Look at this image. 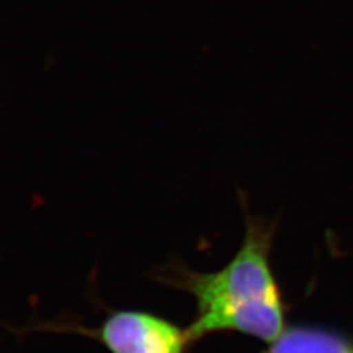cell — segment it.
I'll return each instance as SVG.
<instances>
[{
  "label": "cell",
  "instance_id": "1",
  "mask_svg": "<svg viewBox=\"0 0 353 353\" xmlns=\"http://www.w3.org/2000/svg\"><path fill=\"white\" fill-rule=\"evenodd\" d=\"M240 203L245 236L224 268L197 272L174 263L170 270L168 283L196 301L194 321L187 328L193 343L209 334L239 333L271 345L285 330L287 305L271 262L279 224L252 214L245 197Z\"/></svg>",
  "mask_w": 353,
  "mask_h": 353
},
{
  "label": "cell",
  "instance_id": "2",
  "mask_svg": "<svg viewBox=\"0 0 353 353\" xmlns=\"http://www.w3.org/2000/svg\"><path fill=\"white\" fill-rule=\"evenodd\" d=\"M112 353H184L193 343L189 330L145 312H119L101 330Z\"/></svg>",
  "mask_w": 353,
  "mask_h": 353
},
{
  "label": "cell",
  "instance_id": "3",
  "mask_svg": "<svg viewBox=\"0 0 353 353\" xmlns=\"http://www.w3.org/2000/svg\"><path fill=\"white\" fill-rule=\"evenodd\" d=\"M263 353H353V339L314 325L285 328Z\"/></svg>",
  "mask_w": 353,
  "mask_h": 353
}]
</instances>
